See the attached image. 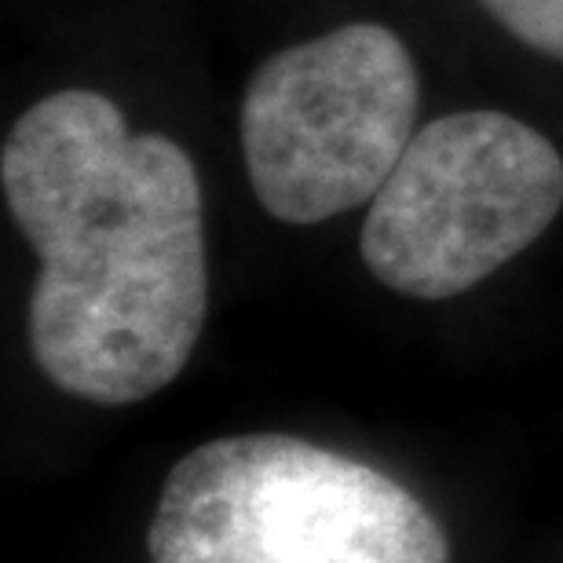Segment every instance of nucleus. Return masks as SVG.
Instances as JSON below:
<instances>
[{"label":"nucleus","instance_id":"nucleus-3","mask_svg":"<svg viewBox=\"0 0 563 563\" xmlns=\"http://www.w3.org/2000/svg\"><path fill=\"white\" fill-rule=\"evenodd\" d=\"M563 209L553 140L505 110H457L413 132L366 209V272L413 300H450L542 239Z\"/></svg>","mask_w":563,"mask_h":563},{"label":"nucleus","instance_id":"nucleus-4","mask_svg":"<svg viewBox=\"0 0 563 563\" xmlns=\"http://www.w3.org/2000/svg\"><path fill=\"white\" fill-rule=\"evenodd\" d=\"M418 63L380 22H347L267 55L239 118L256 201L297 228L374 201L418 132Z\"/></svg>","mask_w":563,"mask_h":563},{"label":"nucleus","instance_id":"nucleus-5","mask_svg":"<svg viewBox=\"0 0 563 563\" xmlns=\"http://www.w3.org/2000/svg\"><path fill=\"white\" fill-rule=\"evenodd\" d=\"M479 4L523 48L563 63V0H479Z\"/></svg>","mask_w":563,"mask_h":563},{"label":"nucleus","instance_id":"nucleus-2","mask_svg":"<svg viewBox=\"0 0 563 563\" xmlns=\"http://www.w3.org/2000/svg\"><path fill=\"white\" fill-rule=\"evenodd\" d=\"M146 545L151 563H450L446 531L399 479L282 432L179 457Z\"/></svg>","mask_w":563,"mask_h":563},{"label":"nucleus","instance_id":"nucleus-1","mask_svg":"<svg viewBox=\"0 0 563 563\" xmlns=\"http://www.w3.org/2000/svg\"><path fill=\"white\" fill-rule=\"evenodd\" d=\"M0 187L37 253L30 347L41 374L96 407L173 385L209 314L206 206L184 146L132 132L96 88H63L11 125Z\"/></svg>","mask_w":563,"mask_h":563}]
</instances>
